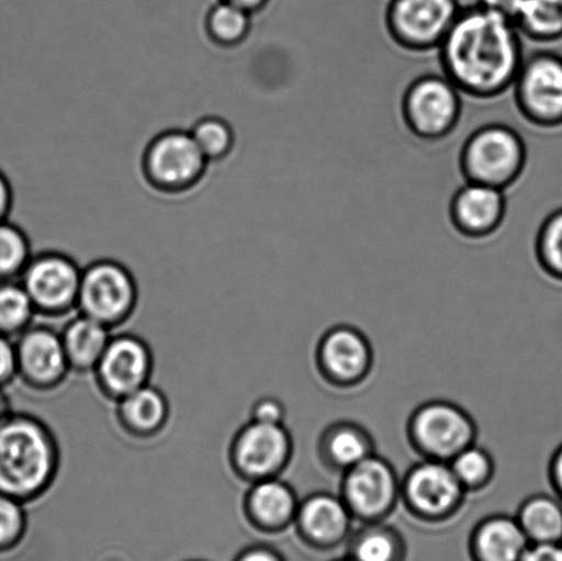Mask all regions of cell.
I'll list each match as a JSON object with an SVG mask.
<instances>
[{
	"mask_svg": "<svg viewBox=\"0 0 562 561\" xmlns=\"http://www.w3.org/2000/svg\"><path fill=\"white\" fill-rule=\"evenodd\" d=\"M520 32L514 22L475 3L461 9L440 44L442 74L462 96L495 99L515 85L525 63Z\"/></svg>",
	"mask_w": 562,
	"mask_h": 561,
	"instance_id": "6da1fadb",
	"label": "cell"
},
{
	"mask_svg": "<svg viewBox=\"0 0 562 561\" xmlns=\"http://www.w3.org/2000/svg\"><path fill=\"white\" fill-rule=\"evenodd\" d=\"M60 467L57 437L46 422L11 414L0 426V493L31 504L53 487Z\"/></svg>",
	"mask_w": 562,
	"mask_h": 561,
	"instance_id": "7a4b0ae2",
	"label": "cell"
},
{
	"mask_svg": "<svg viewBox=\"0 0 562 561\" xmlns=\"http://www.w3.org/2000/svg\"><path fill=\"white\" fill-rule=\"evenodd\" d=\"M527 158L519 132L503 123H490L468 136L460 153V170L468 183L506 191L520 180Z\"/></svg>",
	"mask_w": 562,
	"mask_h": 561,
	"instance_id": "3957f363",
	"label": "cell"
},
{
	"mask_svg": "<svg viewBox=\"0 0 562 561\" xmlns=\"http://www.w3.org/2000/svg\"><path fill=\"white\" fill-rule=\"evenodd\" d=\"M139 290L123 263L98 260L82 269L76 311L110 329L124 326L136 311Z\"/></svg>",
	"mask_w": 562,
	"mask_h": 561,
	"instance_id": "277c9868",
	"label": "cell"
},
{
	"mask_svg": "<svg viewBox=\"0 0 562 561\" xmlns=\"http://www.w3.org/2000/svg\"><path fill=\"white\" fill-rule=\"evenodd\" d=\"M461 96L443 74L417 77L402 97L401 113L406 128L422 141L445 139L460 123Z\"/></svg>",
	"mask_w": 562,
	"mask_h": 561,
	"instance_id": "5b68a950",
	"label": "cell"
},
{
	"mask_svg": "<svg viewBox=\"0 0 562 561\" xmlns=\"http://www.w3.org/2000/svg\"><path fill=\"white\" fill-rule=\"evenodd\" d=\"M467 491L446 461L423 459L401 480V502L413 518L442 525L460 513Z\"/></svg>",
	"mask_w": 562,
	"mask_h": 561,
	"instance_id": "8992f818",
	"label": "cell"
},
{
	"mask_svg": "<svg viewBox=\"0 0 562 561\" xmlns=\"http://www.w3.org/2000/svg\"><path fill=\"white\" fill-rule=\"evenodd\" d=\"M413 449L423 459L449 461L476 442L472 416L450 401L434 400L418 406L407 423Z\"/></svg>",
	"mask_w": 562,
	"mask_h": 561,
	"instance_id": "52a82bcc",
	"label": "cell"
},
{
	"mask_svg": "<svg viewBox=\"0 0 562 561\" xmlns=\"http://www.w3.org/2000/svg\"><path fill=\"white\" fill-rule=\"evenodd\" d=\"M515 103L521 117L537 128H562V55L537 52L528 55L517 74Z\"/></svg>",
	"mask_w": 562,
	"mask_h": 561,
	"instance_id": "ba28073f",
	"label": "cell"
},
{
	"mask_svg": "<svg viewBox=\"0 0 562 561\" xmlns=\"http://www.w3.org/2000/svg\"><path fill=\"white\" fill-rule=\"evenodd\" d=\"M460 10V0H390L385 27L391 41L406 52H434L448 36Z\"/></svg>",
	"mask_w": 562,
	"mask_h": 561,
	"instance_id": "9c48e42d",
	"label": "cell"
},
{
	"mask_svg": "<svg viewBox=\"0 0 562 561\" xmlns=\"http://www.w3.org/2000/svg\"><path fill=\"white\" fill-rule=\"evenodd\" d=\"M209 161L190 131L170 130L148 143L143 173L148 184L167 194H179L200 183Z\"/></svg>",
	"mask_w": 562,
	"mask_h": 561,
	"instance_id": "30bf717a",
	"label": "cell"
},
{
	"mask_svg": "<svg viewBox=\"0 0 562 561\" xmlns=\"http://www.w3.org/2000/svg\"><path fill=\"white\" fill-rule=\"evenodd\" d=\"M294 442L284 425L246 423L228 448V464L238 480L251 483L280 476L289 467Z\"/></svg>",
	"mask_w": 562,
	"mask_h": 561,
	"instance_id": "8fae6325",
	"label": "cell"
},
{
	"mask_svg": "<svg viewBox=\"0 0 562 561\" xmlns=\"http://www.w3.org/2000/svg\"><path fill=\"white\" fill-rule=\"evenodd\" d=\"M339 496L360 524L384 521L401 502V480L393 464L374 453L341 474Z\"/></svg>",
	"mask_w": 562,
	"mask_h": 561,
	"instance_id": "7c38bea8",
	"label": "cell"
},
{
	"mask_svg": "<svg viewBox=\"0 0 562 561\" xmlns=\"http://www.w3.org/2000/svg\"><path fill=\"white\" fill-rule=\"evenodd\" d=\"M82 269L74 258L58 251L33 255L20 277L37 316H69L76 311Z\"/></svg>",
	"mask_w": 562,
	"mask_h": 561,
	"instance_id": "4fadbf2b",
	"label": "cell"
},
{
	"mask_svg": "<svg viewBox=\"0 0 562 561\" xmlns=\"http://www.w3.org/2000/svg\"><path fill=\"white\" fill-rule=\"evenodd\" d=\"M154 355L145 339L132 334L113 335L92 375L104 399L117 403L150 383Z\"/></svg>",
	"mask_w": 562,
	"mask_h": 561,
	"instance_id": "5bb4252c",
	"label": "cell"
},
{
	"mask_svg": "<svg viewBox=\"0 0 562 561\" xmlns=\"http://www.w3.org/2000/svg\"><path fill=\"white\" fill-rule=\"evenodd\" d=\"M16 378L36 393H53L70 375L60 334L32 324L15 338Z\"/></svg>",
	"mask_w": 562,
	"mask_h": 561,
	"instance_id": "9a60e30c",
	"label": "cell"
},
{
	"mask_svg": "<svg viewBox=\"0 0 562 561\" xmlns=\"http://www.w3.org/2000/svg\"><path fill=\"white\" fill-rule=\"evenodd\" d=\"M319 375L330 386L356 388L363 383L372 371L373 350L360 329L336 326L319 339L316 350Z\"/></svg>",
	"mask_w": 562,
	"mask_h": 561,
	"instance_id": "2e32d148",
	"label": "cell"
},
{
	"mask_svg": "<svg viewBox=\"0 0 562 561\" xmlns=\"http://www.w3.org/2000/svg\"><path fill=\"white\" fill-rule=\"evenodd\" d=\"M355 521L340 496L318 492L301 500L292 527L312 551L330 552L346 546Z\"/></svg>",
	"mask_w": 562,
	"mask_h": 561,
	"instance_id": "e0dca14e",
	"label": "cell"
},
{
	"mask_svg": "<svg viewBox=\"0 0 562 561\" xmlns=\"http://www.w3.org/2000/svg\"><path fill=\"white\" fill-rule=\"evenodd\" d=\"M505 192L477 183L461 186L451 198L450 223L468 239H486L504 224L506 216Z\"/></svg>",
	"mask_w": 562,
	"mask_h": 561,
	"instance_id": "ac0fdd59",
	"label": "cell"
},
{
	"mask_svg": "<svg viewBox=\"0 0 562 561\" xmlns=\"http://www.w3.org/2000/svg\"><path fill=\"white\" fill-rule=\"evenodd\" d=\"M294 489L280 476L251 483L241 503L245 519L261 535L278 536L294 526L297 505Z\"/></svg>",
	"mask_w": 562,
	"mask_h": 561,
	"instance_id": "d6986e66",
	"label": "cell"
},
{
	"mask_svg": "<svg viewBox=\"0 0 562 561\" xmlns=\"http://www.w3.org/2000/svg\"><path fill=\"white\" fill-rule=\"evenodd\" d=\"M114 414L125 436L136 441H150L168 426L169 400L162 390L148 383L117 401Z\"/></svg>",
	"mask_w": 562,
	"mask_h": 561,
	"instance_id": "ffe728a7",
	"label": "cell"
},
{
	"mask_svg": "<svg viewBox=\"0 0 562 561\" xmlns=\"http://www.w3.org/2000/svg\"><path fill=\"white\" fill-rule=\"evenodd\" d=\"M530 547L515 516L492 515L473 527L468 557L471 561H521Z\"/></svg>",
	"mask_w": 562,
	"mask_h": 561,
	"instance_id": "44dd1931",
	"label": "cell"
},
{
	"mask_svg": "<svg viewBox=\"0 0 562 561\" xmlns=\"http://www.w3.org/2000/svg\"><path fill=\"white\" fill-rule=\"evenodd\" d=\"M376 453L374 441L358 423L341 420L328 426L318 439V458L328 470L344 474Z\"/></svg>",
	"mask_w": 562,
	"mask_h": 561,
	"instance_id": "7402d4cb",
	"label": "cell"
},
{
	"mask_svg": "<svg viewBox=\"0 0 562 561\" xmlns=\"http://www.w3.org/2000/svg\"><path fill=\"white\" fill-rule=\"evenodd\" d=\"M113 329L85 315L71 317L60 332L70 372L92 373L106 350Z\"/></svg>",
	"mask_w": 562,
	"mask_h": 561,
	"instance_id": "603a6c76",
	"label": "cell"
},
{
	"mask_svg": "<svg viewBox=\"0 0 562 561\" xmlns=\"http://www.w3.org/2000/svg\"><path fill=\"white\" fill-rule=\"evenodd\" d=\"M346 557L352 561H406V540L385 521L361 524L346 542Z\"/></svg>",
	"mask_w": 562,
	"mask_h": 561,
	"instance_id": "cb8c5ba5",
	"label": "cell"
},
{
	"mask_svg": "<svg viewBox=\"0 0 562 561\" xmlns=\"http://www.w3.org/2000/svg\"><path fill=\"white\" fill-rule=\"evenodd\" d=\"M531 546L562 542V502L552 494H533L515 516Z\"/></svg>",
	"mask_w": 562,
	"mask_h": 561,
	"instance_id": "d4e9b609",
	"label": "cell"
},
{
	"mask_svg": "<svg viewBox=\"0 0 562 561\" xmlns=\"http://www.w3.org/2000/svg\"><path fill=\"white\" fill-rule=\"evenodd\" d=\"M521 36L537 43L562 38V0H525L516 20Z\"/></svg>",
	"mask_w": 562,
	"mask_h": 561,
	"instance_id": "484cf974",
	"label": "cell"
},
{
	"mask_svg": "<svg viewBox=\"0 0 562 561\" xmlns=\"http://www.w3.org/2000/svg\"><path fill=\"white\" fill-rule=\"evenodd\" d=\"M206 33L214 44L223 47L238 46L251 30V14L238 5L218 2L207 11Z\"/></svg>",
	"mask_w": 562,
	"mask_h": 561,
	"instance_id": "4316f807",
	"label": "cell"
},
{
	"mask_svg": "<svg viewBox=\"0 0 562 561\" xmlns=\"http://www.w3.org/2000/svg\"><path fill=\"white\" fill-rule=\"evenodd\" d=\"M36 316L35 306L20 280L0 283V334L19 338L32 326Z\"/></svg>",
	"mask_w": 562,
	"mask_h": 561,
	"instance_id": "83f0119b",
	"label": "cell"
},
{
	"mask_svg": "<svg viewBox=\"0 0 562 561\" xmlns=\"http://www.w3.org/2000/svg\"><path fill=\"white\" fill-rule=\"evenodd\" d=\"M32 256L24 231L10 220L0 222V283L19 280Z\"/></svg>",
	"mask_w": 562,
	"mask_h": 561,
	"instance_id": "f1b7e54d",
	"label": "cell"
},
{
	"mask_svg": "<svg viewBox=\"0 0 562 561\" xmlns=\"http://www.w3.org/2000/svg\"><path fill=\"white\" fill-rule=\"evenodd\" d=\"M449 464L467 493L481 492L494 480V459L486 449L477 447L476 444L462 450Z\"/></svg>",
	"mask_w": 562,
	"mask_h": 561,
	"instance_id": "f546056e",
	"label": "cell"
},
{
	"mask_svg": "<svg viewBox=\"0 0 562 561\" xmlns=\"http://www.w3.org/2000/svg\"><path fill=\"white\" fill-rule=\"evenodd\" d=\"M536 256L542 271L562 283V207L550 213L539 227Z\"/></svg>",
	"mask_w": 562,
	"mask_h": 561,
	"instance_id": "4dcf8cb0",
	"label": "cell"
},
{
	"mask_svg": "<svg viewBox=\"0 0 562 561\" xmlns=\"http://www.w3.org/2000/svg\"><path fill=\"white\" fill-rule=\"evenodd\" d=\"M190 134L209 162H216L233 152L235 135L233 126L220 117L196 121Z\"/></svg>",
	"mask_w": 562,
	"mask_h": 561,
	"instance_id": "1f68e13d",
	"label": "cell"
},
{
	"mask_svg": "<svg viewBox=\"0 0 562 561\" xmlns=\"http://www.w3.org/2000/svg\"><path fill=\"white\" fill-rule=\"evenodd\" d=\"M25 504L0 493V553L13 551L26 536Z\"/></svg>",
	"mask_w": 562,
	"mask_h": 561,
	"instance_id": "d6a6232c",
	"label": "cell"
},
{
	"mask_svg": "<svg viewBox=\"0 0 562 561\" xmlns=\"http://www.w3.org/2000/svg\"><path fill=\"white\" fill-rule=\"evenodd\" d=\"M286 416L285 406L277 397H261L251 406L250 420L269 423V425H284Z\"/></svg>",
	"mask_w": 562,
	"mask_h": 561,
	"instance_id": "836d02e7",
	"label": "cell"
},
{
	"mask_svg": "<svg viewBox=\"0 0 562 561\" xmlns=\"http://www.w3.org/2000/svg\"><path fill=\"white\" fill-rule=\"evenodd\" d=\"M16 379L15 339L0 334V389L9 386Z\"/></svg>",
	"mask_w": 562,
	"mask_h": 561,
	"instance_id": "e575fe53",
	"label": "cell"
},
{
	"mask_svg": "<svg viewBox=\"0 0 562 561\" xmlns=\"http://www.w3.org/2000/svg\"><path fill=\"white\" fill-rule=\"evenodd\" d=\"M234 561H286L283 553L267 543H255L236 554Z\"/></svg>",
	"mask_w": 562,
	"mask_h": 561,
	"instance_id": "d590c367",
	"label": "cell"
},
{
	"mask_svg": "<svg viewBox=\"0 0 562 561\" xmlns=\"http://www.w3.org/2000/svg\"><path fill=\"white\" fill-rule=\"evenodd\" d=\"M477 3L483 5L484 9L492 11V13L516 24L525 0H479Z\"/></svg>",
	"mask_w": 562,
	"mask_h": 561,
	"instance_id": "8d00e7d4",
	"label": "cell"
},
{
	"mask_svg": "<svg viewBox=\"0 0 562 561\" xmlns=\"http://www.w3.org/2000/svg\"><path fill=\"white\" fill-rule=\"evenodd\" d=\"M521 561H562V542L531 546Z\"/></svg>",
	"mask_w": 562,
	"mask_h": 561,
	"instance_id": "74e56055",
	"label": "cell"
},
{
	"mask_svg": "<svg viewBox=\"0 0 562 561\" xmlns=\"http://www.w3.org/2000/svg\"><path fill=\"white\" fill-rule=\"evenodd\" d=\"M548 476L554 496H558L562 502V444L554 450L552 459H550Z\"/></svg>",
	"mask_w": 562,
	"mask_h": 561,
	"instance_id": "f35d334b",
	"label": "cell"
},
{
	"mask_svg": "<svg viewBox=\"0 0 562 561\" xmlns=\"http://www.w3.org/2000/svg\"><path fill=\"white\" fill-rule=\"evenodd\" d=\"M14 192L8 176L0 170V222L9 220L11 211H13Z\"/></svg>",
	"mask_w": 562,
	"mask_h": 561,
	"instance_id": "ab89813d",
	"label": "cell"
},
{
	"mask_svg": "<svg viewBox=\"0 0 562 561\" xmlns=\"http://www.w3.org/2000/svg\"><path fill=\"white\" fill-rule=\"evenodd\" d=\"M223 2L238 5V8L244 9L247 13L252 15L266 9L269 0H223Z\"/></svg>",
	"mask_w": 562,
	"mask_h": 561,
	"instance_id": "60d3db41",
	"label": "cell"
},
{
	"mask_svg": "<svg viewBox=\"0 0 562 561\" xmlns=\"http://www.w3.org/2000/svg\"><path fill=\"white\" fill-rule=\"evenodd\" d=\"M13 414L11 409L10 400L8 394L4 393V389H0V426Z\"/></svg>",
	"mask_w": 562,
	"mask_h": 561,
	"instance_id": "b9f144b4",
	"label": "cell"
},
{
	"mask_svg": "<svg viewBox=\"0 0 562 561\" xmlns=\"http://www.w3.org/2000/svg\"><path fill=\"white\" fill-rule=\"evenodd\" d=\"M330 561H352L350 558H339V559H335V560H330Z\"/></svg>",
	"mask_w": 562,
	"mask_h": 561,
	"instance_id": "7bdbcfd3",
	"label": "cell"
},
{
	"mask_svg": "<svg viewBox=\"0 0 562 561\" xmlns=\"http://www.w3.org/2000/svg\"><path fill=\"white\" fill-rule=\"evenodd\" d=\"M461 2H468V3L475 2V3H477L479 0H460V3Z\"/></svg>",
	"mask_w": 562,
	"mask_h": 561,
	"instance_id": "ee69618b",
	"label": "cell"
},
{
	"mask_svg": "<svg viewBox=\"0 0 562 561\" xmlns=\"http://www.w3.org/2000/svg\"><path fill=\"white\" fill-rule=\"evenodd\" d=\"M189 561H202V560H189Z\"/></svg>",
	"mask_w": 562,
	"mask_h": 561,
	"instance_id": "f6af8a7d",
	"label": "cell"
}]
</instances>
